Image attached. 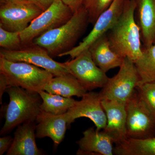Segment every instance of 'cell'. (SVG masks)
<instances>
[{"label":"cell","mask_w":155,"mask_h":155,"mask_svg":"<svg viewBox=\"0 0 155 155\" xmlns=\"http://www.w3.org/2000/svg\"><path fill=\"white\" fill-rule=\"evenodd\" d=\"M9 103L6 107L5 124L1 135L7 134L25 122H35L41 112L42 99L38 93L19 87L9 86L6 90Z\"/></svg>","instance_id":"3957f363"},{"label":"cell","mask_w":155,"mask_h":155,"mask_svg":"<svg viewBox=\"0 0 155 155\" xmlns=\"http://www.w3.org/2000/svg\"><path fill=\"white\" fill-rule=\"evenodd\" d=\"M44 91L66 97H82L87 91L72 74L54 76L45 86Z\"/></svg>","instance_id":"d6986e66"},{"label":"cell","mask_w":155,"mask_h":155,"mask_svg":"<svg viewBox=\"0 0 155 155\" xmlns=\"http://www.w3.org/2000/svg\"><path fill=\"white\" fill-rule=\"evenodd\" d=\"M114 0H84L83 6L88 14L89 22L93 25L100 15L111 5Z\"/></svg>","instance_id":"603a6c76"},{"label":"cell","mask_w":155,"mask_h":155,"mask_svg":"<svg viewBox=\"0 0 155 155\" xmlns=\"http://www.w3.org/2000/svg\"><path fill=\"white\" fill-rule=\"evenodd\" d=\"M74 13L61 0H54L45 11L33 19L20 32L23 45L32 43L41 35L59 27L69 20Z\"/></svg>","instance_id":"52a82bcc"},{"label":"cell","mask_w":155,"mask_h":155,"mask_svg":"<svg viewBox=\"0 0 155 155\" xmlns=\"http://www.w3.org/2000/svg\"><path fill=\"white\" fill-rule=\"evenodd\" d=\"M38 94L42 99L41 110L54 115L66 114L76 101L72 97L53 94L44 90Z\"/></svg>","instance_id":"7402d4cb"},{"label":"cell","mask_w":155,"mask_h":155,"mask_svg":"<svg viewBox=\"0 0 155 155\" xmlns=\"http://www.w3.org/2000/svg\"><path fill=\"white\" fill-rule=\"evenodd\" d=\"M82 134L83 137L77 142V155H114V141L104 130L91 127Z\"/></svg>","instance_id":"9a60e30c"},{"label":"cell","mask_w":155,"mask_h":155,"mask_svg":"<svg viewBox=\"0 0 155 155\" xmlns=\"http://www.w3.org/2000/svg\"><path fill=\"white\" fill-rule=\"evenodd\" d=\"M43 12L29 1L1 0L0 27L9 31L21 32Z\"/></svg>","instance_id":"ba28073f"},{"label":"cell","mask_w":155,"mask_h":155,"mask_svg":"<svg viewBox=\"0 0 155 155\" xmlns=\"http://www.w3.org/2000/svg\"><path fill=\"white\" fill-rule=\"evenodd\" d=\"M89 50L94 63L106 73L111 69L120 67L124 59L111 48L107 34L98 39Z\"/></svg>","instance_id":"ac0fdd59"},{"label":"cell","mask_w":155,"mask_h":155,"mask_svg":"<svg viewBox=\"0 0 155 155\" xmlns=\"http://www.w3.org/2000/svg\"><path fill=\"white\" fill-rule=\"evenodd\" d=\"M0 57L11 61L32 64L47 70L54 76L70 73L64 63L53 60L46 50L33 43L23 45L19 50L11 51L3 49L0 51Z\"/></svg>","instance_id":"9c48e42d"},{"label":"cell","mask_w":155,"mask_h":155,"mask_svg":"<svg viewBox=\"0 0 155 155\" xmlns=\"http://www.w3.org/2000/svg\"><path fill=\"white\" fill-rule=\"evenodd\" d=\"M134 64L139 77L137 86L155 82V44L149 47H143L141 57Z\"/></svg>","instance_id":"44dd1931"},{"label":"cell","mask_w":155,"mask_h":155,"mask_svg":"<svg viewBox=\"0 0 155 155\" xmlns=\"http://www.w3.org/2000/svg\"><path fill=\"white\" fill-rule=\"evenodd\" d=\"M0 73L6 78L9 86L22 87L38 93L54 77L51 73L32 64L14 61L0 57Z\"/></svg>","instance_id":"277c9868"},{"label":"cell","mask_w":155,"mask_h":155,"mask_svg":"<svg viewBox=\"0 0 155 155\" xmlns=\"http://www.w3.org/2000/svg\"><path fill=\"white\" fill-rule=\"evenodd\" d=\"M139 77L134 62L124 58L118 73L109 78L100 92L102 100H113L126 104L135 92Z\"/></svg>","instance_id":"5b68a950"},{"label":"cell","mask_w":155,"mask_h":155,"mask_svg":"<svg viewBox=\"0 0 155 155\" xmlns=\"http://www.w3.org/2000/svg\"><path fill=\"white\" fill-rule=\"evenodd\" d=\"M6 1H29V0H5Z\"/></svg>","instance_id":"f546056e"},{"label":"cell","mask_w":155,"mask_h":155,"mask_svg":"<svg viewBox=\"0 0 155 155\" xmlns=\"http://www.w3.org/2000/svg\"><path fill=\"white\" fill-rule=\"evenodd\" d=\"M116 155H155V137L144 139L127 138L116 144L114 148Z\"/></svg>","instance_id":"ffe728a7"},{"label":"cell","mask_w":155,"mask_h":155,"mask_svg":"<svg viewBox=\"0 0 155 155\" xmlns=\"http://www.w3.org/2000/svg\"><path fill=\"white\" fill-rule=\"evenodd\" d=\"M29 2L34 3L43 10L45 11L52 4L54 0H29Z\"/></svg>","instance_id":"f1b7e54d"},{"label":"cell","mask_w":155,"mask_h":155,"mask_svg":"<svg viewBox=\"0 0 155 155\" xmlns=\"http://www.w3.org/2000/svg\"><path fill=\"white\" fill-rule=\"evenodd\" d=\"M107 116V125L104 130L113 139L114 143L120 144L127 139L126 111L125 104L113 100H102Z\"/></svg>","instance_id":"4fadbf2b"},{"label":"cell","mask_w":155,"mask_h":155,"mask_svg":"<svg viewBox=\"0 0 155 155\" xmlns=\"http://www.w3.org/2000/svg\"><path fill=\"white\" fill-rule=\"evenodd\" d=\"M20 32L9 31L0 27V46L8 50L20 49L23 46Z\"/></svg>","instance_id":"cb8c5ba5"},{"label":"cell","mask_w":155,"mask_h":155,"mask_svg":"<svg viewBox=\"0 0 155 155\" xmlns=\"http://www.w3.org/2000/svg\"><path fill=\"white\" fill-rule=\"evenodd\" d=\"M125 2L126 0H114L109 8L100 15L91 31L82 41L77 46L58 57L69 56L71 59H74L83 51L89 49L95 41L107 33L116 24L123 12Z\"/></svg>","instance_id":"8fae6325"},{"label":"cell","mask_w":155,"mask_h":155,"mask_svg":"<svg viewBox=\"0 0 155 155\" xmlns=\"http://www.w3.org/2000/svg\"><path fill=\"white\" fill-rule=\"evenodd\" d=\"M13 138L11 136L3 137L0 138V155L8 152L13 142Z\"/></svg>","instance_id":"484cf974"},{"label":"cell","mask_w":155,"mask_h":155,"mask_svg":"<svg viewBox=\"0 0 155 155\" xmlns=\"http://www.w3.org/2000/svg\"><path fill=\"white\" fill-rule=\"evenodd\" d=\"M134 17L140 31L143 47L155 44V0H135Z\"/></svg>","instance_id":"2e32d148"},{"label":"cell","mask_w":155,"mask_h":155,"mask_svg":"<svg viewBox=\"0 0 155 155\" xmlns=\"http://www.w3.org/2000/svg\"><path fill=\"white\" fill-rule=\"evenodd\" d=\"M64 4L68 6L72 10L73 13L83 5L84 0H61Z\"/></svg>","instance_id":"4316f807"},{"label":"cell","mask_w":155,"mask_h":155,"mask_svg":"<svg viewBox=\"0 0 155 155\" xmlns=\"http://www.w3.org/2000/svg\"><path fill=\"white\" fill-rule=\"evenodd\" d=\"M135 8V0H126L121 16L107 33L112 50L134 63L141 57L143 50L140 31L134 17Z\"/></svg>","instance_id":"6da1fadb"},{"label":"cell","mask_w":155,"mask_h":155,"mask_svg":"<svg viewBox=\"0 0 155 155\" xmlns=\"http://www.w3.org/2000/svg\"><path fill=\"white\" fill-rule=\"evenodd\" d=\"M127 138L144 139L155 137V118L137 90L125 104Z\"/></svg>","instance_id":"8992f818"},{"label":"cell","mask_w":155,"mask_h":155,"mask_svg":"<svg viewBox=\"0 0 155 155\" xmlns=\"http://www.w3.org/2000/svg\"><path fill=\"white\" fill-rule=\"evenodd\" d=\"M65 114L67 126H70L76 119L86 117L94 123L97 130H104L107 125V116L99 93L87 92Z\"/></svg>","instance_id":"7c38bea8"},{"label":"cell","mask_w":155,"mask_h":155,"mask_svg":"<svg viewBox=\"0 0 155 155\" xmlns=\"http://www.w3.org/2000/svg\"><path fill=\"white\" fill-rule=\"evenodd\" d=\"M136 90L155 118V82L145 83Z\"/></svg>","instance_id":"d4e9b609"},{"label":"cell","mask_w":155,"mask_h":155,"mask_svg":"<svg viewBox=\"0 0 155 155\" xmlns=\"http://www.w3.org/2000/svg\"><path fill=\"white\" fill-rule=\"evenodd\" d=\"M35 135L38 138L48 137L58 146L65 137L67 124L66 114L54 115L41 111L37 117Z\"/></svg>","instance_id":"5bb4252c"},{"label":"cell","mask_w":155,"mask_h":155,"mask_svg":"<svg viewBox=\"0 0 155 155\" xmlns=\"http://www.w3.org/2000/svg\"><path fill=\"white\" fill-rule=\"evenodd\" d=\"M8 84L7 82L6 78L2 74L0 73V104L2 103L3 96L6 91Z\"/></svg>","instance_id":"83f0119b"},{"label":"cell","mask_w":155,"mask_h":155,"mask_svg":"<svg viewBox=\"0 0 155 155\" xmlns=\"http://www.w3.org/2000/svg\"><path fill=\"white\" fill-rule=\"evenodd\" d=\"M35 122H27L17 126L13 142L7 155H41L35 141Z\"/></svg>","instance_id":"e0dca14e"},{"label":"cell","mask_w":155,"mask_h":155,"mask_svg":"<svg viewBox=\"0 0 155 155\" xmlns=\"http://www.w3.org/2000/svg\"><path fill=\"white\" fill-rule=\"evenodd\" d=\"M89 23L88 14L83 6L66 23L36 38L33 43L45 48L51 57H59L75 47Z\"/></svg>","instance_id":"7a4b0ae2"},{"label":"cell","mask_w":155,"mask_h":155,"mask_svg":"<svg viewBox=\"0 0 155 155\" xmlns=\"http://www.w3.org/2000/svg\"><path fill=\"white\" fill-rule=\"evenodd\" d=\"M64 64L87 91L103 88L109 79L106 72L94 63L89 49Z\"/></svg>","instance_id":"30bf717a"}]
</instances>
